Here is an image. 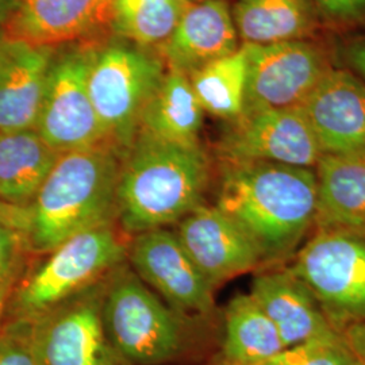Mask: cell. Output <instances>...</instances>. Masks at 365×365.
Wrapping results in <instances>:
<instances>
[{"mask_svg": "<svg viewBox=\"0 0 365 365\" xmlns=\"http://www.w3.org/2000/svg\"><path fill=\"white\" fill-rule=\"evenodd\" d=\"M238 33L226 0L191 4L170 39L157 51L167 68L191 76L197 69L235 53Z\"/></svg>", "mask_w": 365, "mask_h": 365, "instance_id": "cell-17", "label": "cell"}, {"mask_svg": "<svg viewBox=\"0 0 365 365\" xmlns=\"http://www.w3.org/2000/svg\"><path fill=\"white\" fill-rule=\"evenodd\" d=\"M209 182V157L200 144H176L138 131L119 168V229L131 237L175 226L205 203Z\"/></svg>", "mask_w": 365, "mask_h": 365, "instance_id": "cell-2", "label": "cell"}, {"mask_svg": "<svg viewBox=\"0 0 365 365\" xmlns=\"http://www.w3.org/2000/svg\"><path fill=\"white\" fill-rule=\"evenodd\" d=\"M128 242L129 237L118 225L72 237L48 253L30 274L18 279L6 318L36 321L101 283L128 261Z\"/></svg>", "mask_w": 365, "mask_h": 365, "instance_id": "cell-5", "label": "cell"}, {"mask_svg": "<svg viewBox=\"0 0 365 365\" xmlns=\"http://www.w3.org/2000/svg\"><path fill=\"white\" fill-rule=\"evenodd\" d=\"M257 272L249 294L272 321L286 348L339 333L327 321L313 292L288 265Z\"/></svg>", "mask_w": 365, "mask_h": 365, "instance_id": "cell-16", "label": "cell"}, {"mask_svg": "<svg viewBox=\"0 0 365 365\" xmlns=\"http://www.w3.org/2000/svg\"><path fill=\"white\" fill-rule=\"evenodd\" d=\"M203 118L205 110L190 78L180 71L167 68L158 88L145 107L138 131L170 143L196 145Z\"/></svg>", "mask_w": 365, "mask_h": 365, "instance_id": "cell-23", "label": "cell"}, {"mask_svg": "<svg viewBox=\"0 0 365 365\" xmlns=\"http://www.w3.org/2000/svg\"><path fill=\"white\" fill-rule=\"evenodd\" d=\"M322 155L365 153V83L330 68L300 105Z\"/></svg>", "mask_w": 365, "mask_h": 365, "instance_id": "cell-14", "label": "cell"}, {"mask_svg": "<svg viewBox=\"0 0 365 365\" xmlns=\"http://www.w3.org/2000/svg\"><path fill=\"white\" fill-rule=\"evenodd\" d=\"M319 18L337 26H365V0H313Z\"/></svg>", "mask_w": 365, "mask_h": 365, "instance_id": "cell-29", "label": "cell"}, {"mask_svg": "<svg viewBox=\"0 0 365 365\" xmlns=\"http://www.w3.org/2000/svg\"><path fill=\"white\" fill-rule=\"evenodd\" d=\"M60 155L36 129L0 131V202L27 207Z\"/></svg>", "mask_w": 365, "mask_h": 365, "instance_id": "cell-20", "label": "cell"}, {"mask_svg": "<svg viewBox=\"0 0 365 365\" xmlns=\"http://www.w3.org/2000/svg\"><path fill=\"white\" fill-rule=\"evenodd\" d=\"M122 155L111 144L60 155L33 202L24 209L27 253L46 256L75 235L118 225Z\"/></svg>", "mask_w": 365, "mask_h": 365, "instance_id": "cell-3", "label": "cell"}, {"mask_svg": "<svg viewBox=\"0 0 365 365\" xmlns=\"http://www.w3.org/2000/svg\"><path fill=\"white\" fill-rule=\"evenodd\" d=\"M341 334L359 361L365 365V321L346 327Z\"/></svg>", "mask_w": 365, "mask_h": 365, "instance_id": "cell-31", "label": "cell"}, {"mask_svg": "<svg viewBox=\"0 0 365 365\" xmlns=\"http://www.w3.org/2000/svg\"><path fill=\"white\" fill-rule=\"evenodd\" d=\"M106 279L33 321L38 365H131L106 329Z\"/></svg>", "mask_w": 365, "mask_h": 365, "instance_id": "cell-9", "label": "cell"}, {"mask_svg": "<svg viewBox=\"0 0 365 365\" xmlns=\"http://www.w3.org/2000/svg\"><path fill=\"white\" fill-rule=\"evenodd\" d=\"M18 0H0V34L4 31L6 25L13 15Z\"/></svg>", "mask_w": 365, "mask_h": 365, "instance_id": "cell-33", "label": "cell"}, {"mask_svg": "<svg viewBox=\"0 0 365 365\" xmlns=\"http://www.w3.org/2000/svg\"><path fill=\"white\" fill-rule=\"evenodd\" d=\"M315 168V227L365 232V153L322 155Z\"/></svg>", "mask_w": 365, "mask_h": 365, "instance_id": "cell-19", "label": "cell"}, {"mask_svg": "<svg viewBox=\"0 0 365 365\" xmlns=\"http://www.w3.org/2000/svg\"><path fill=\"white\" fill-rule=\"evenodd\" d=\"M317 200L313 168L221 161L215 206L248 235L261 269L289 264L315 227Z\"/></svg>", "mask_w": 365, "mask_h": 365, "instance_id": "cell-1", "label": "cell"}, {"mask_svg": "<svg viewBox=\"0 0 365 365\" xmlns=\"http://www.w3.org/2000/svg\"><path fill=\"white\" fill-rule=\"evenodd\" d=\"M232 14L245 45L306 39L321 19L313 0H237Z\"/></svg>", "mask_w": 365, "mask_h": 365, "instance_id": "cell-22", "label": "cell"}, {"mask_svg": "<svg viewBox=\"0 0 365 365\" xmlns=\"http://www.w3.org/2000/svg\"><path fill=\"white\" fill-rule=\"evenodd\" d=\"M185 3H190V4H195V3H202V1H206V0H182Z\"/></svg>", "mask_w": 365, "mask_h": 365, "instance_id": "cell-34", "label": "cell"}, {"mask_svg": "<svg viewBox=\"0 0 365 365\" xmlns=\"http://www.w3.org/2000/svg\"><path fill=\"white\" fill-rule=\"evenodd\" d=\"M339 56L357 78L365 83V36L356 37L342 45Z\"/></svg>", "mask_w": 365, "mask_h": 365, "instance_id": "cell-30", "label": "cell"}, {"mask_svg": "<svg viewBox=\"0 0 365 365\" xmlns=\"http://www.w3.org/2000/svg\"><path fill=\"white\" fill-rule=\"evenodd\" d=\"M190 6L182 0H111L108 26L117 38L157 52Z\"/></svg>", "mask_w": 365, "mask_h": 365, "instance_id": "cell-24", "label": "cell"}, {"mask_svg": "<svg viewBox=\"0 0 365 365\" xmlns=\"http://www.w3.org/2000/svg\"><path fill=\"white\" fill-rule=\"evenodd\" d=\"M287 265L337 331L365 321V232L315 227Z\"/></svg>", "mask_w": 365, "mask_h": 365, "instance_id": "cell-7", "label": "cell"}, {"mask_svg": "<svg viewBox=\"0 0 365 365\" xmlns=\"http://www.w3.org/2000/svg\"><path fill=\"white\" fill-rule=\"evenodd\" d=\"M286 346L250 294H238L223 313L221 348L212 365H260Z\"/></svg>", "mask_w": 365, "mask_h": 365, "instance_id": "cell-21", "label": "cell"}, {"mask_svg": "<svg viewBox=\"0 0 365 365\" xmlns=\"http://www.w3.org/2000/svg\"><path fill=\"white\" fill-rule=\"evenodd\" d=\"M106 329L131 365H173L195 352L205 318L172 309L123 262L106 279Z\"/></svg>", "mask_w": 365, "mask_h": 365, "instance_id": "cell-4", "label": "cell"}, {"mask_svg": "<svg viewBox=\"0 0 365 365\" xmlns=\"http://www.w3.org/2000/svg\"><path fill=\"white\" fill-rule=\"evenodd\" d=\"M111 0H18L4 34L57 48L108 25Z\"/></svg>", "mask_w": 365, "mask_h": 365, "instance_id": "cell-18", "label": "cell"}, {"mask_svg": "<svg viewBox=\"0 0 365 365\" xmlns=\"http://www.w3.org/2000/svg\"><path fill=\"white\" fill-rule=\"evenodd\" d=\"M0 365H38L33 321L4 319L0 327Z\"/></svg>", "mask_w": 365, "mask_h": 365, "instance_id": "cell-28", "label": "cell"}, {"mask_svg": "<svg viewBox=\"0 0 365 365\" xmlns=\"http://www.w3.org/2000/svg\"><path fill=\"white\" fill-rule=\"evenodd\" d=\"M19 279V277H18ZM18 279L9 282L7 284H4L3 287L0 288V327L3 325L4 319H6V310H7V303L10 299V295L13 292L14 286L18 282Z\"/></svg>", "mask_w": 365, "mask_h": 365, "instance_id": "cell-32", "label": "cell"}, {"mask_svg": "<svg viewBox=\"0 0 365 365\" xmlns=\"http://www.w3.org/2000/svg\"><path fill=\"white\" fill-rule=\"evenodd\" d=\"M188 78L205 113L229 122L242 115L248 78L244 43L235 53L197 69Z\"/></svg>", "mask_w": 365, "mask_h": 365, "instance_id": "cell-25", "label": "cell"}, {"mask_svg": "<svg viewBox=\"0 0 365 365\" xmlns=\"http://www.w3.org/2000/svg\"><path fill=\"white\" fill-rule=\"evenodd\" d=\"M191 260L214 288L240 274L260 271V255L235 222L206 202L175 225Z\"/></svg>", "mask_w": 365, "mask_h": 365, "instance_id": "cell-13", "label": "cell"}, {"mask_svg": "<svg viewBox=\"0 0 365 365\" xmlns=\"http://www.w3.org/2000/svg\"><path fill=\"white\" fill-rule=\"evenodd\" d=\"M245 48L248 78L242 114L300 107L331 68L325 52L306 39Z\"/></svg>", "mask_w": 365, "mask_h": 365, "instance_id": "cell-11", "label": "cell"}, {"mask_svg": "<svg viewBox=\"0 0 365 365\" xmlns=\"http://www.w3.org/2000/svg\"><path fill=\"white\" fill-rule=\"evenodd\" d=\"M56 51L0 34V131L36 129Z\"/></svg>", "mask_w": 365, "mask_h": 365, "instance_id": "cell-15", "label": "cell"}, {"mask_svg": "<svg viewBox=\"0 0 365 365\" xmlns=\"http://www.w3.org/2000/svg\"><path fill=\"white\" fill-rule=\"evenodd\" d=\"M165 72L155 51L120 38L96 45L88 72L90 96L107 143L122 153L137 135L145 107Z\"/></svg>", "mask_w": 365, "mask_h": 365, "instance_id": "cell-6", "label": "cell"}, {"mask_svg": "<svg viewBox=\"0 0 365 365\" xmlns=\"http://www.w3.org/2000/svg\"><path fill=\"white\" fill-rule=\"evenodd\" d=\"M260 365H361L341 333L286 348Z\"/></svg>", "mask_w": 365, "mask_h": 365, "instance_id": "cell-26", "label": "cell"}, {"mask_svg": "<svg viewBox=\"0 0 365 365\" xmlns=\"http://www.w3.org/2000/svg\"><path fill=\"white\" fill-rule=\"evenodd\" d=\"M26 255L24 209L0 202V288L21 277Z\"/></svg>", "mask_w": 365, "mask_h": 365, "instance_id": "cell-27", "label": "cell"}, {"mask_svg": "<svg viewBox=\"0 0 365 365\" xmlns=\"http://www.w3.org/2000/svg\"><path fill=\"white\" fill-rule=\"evenodd\" d=\"M95 49L78 43L54 54L36 130L60 153L108 144L88 90Z\"/></svg>", "mask_w": 365, "mask_h": 365, "instance_id": "cell-8", "label": "cell"}, {"mask_svg": "<svg viewBox=\"0 0 365 365\" xmlns=\"http://www.w3.org/2000/svg\"><path fill=\"white\" fill-rule=\"evenodd\" d=\"M126 260L172 309L205 319L214 313L215 288L191 260L173 229L161 227L131 235Z\"/></svg>", "mask_w": 365, "mask_h": 365, "instance_id": "cell-10", "label": "cell"}, {"mask_svg": "<svg viewBox=\"0 0 365 365\" xmlns=\"http://www.w3.org/2000/svg\"><path fill=\"white\" fill-rule=\"evenodd\" d=\"M221 161H267L314 168L322 157L299 107L268 108L230 122L218 143Z\"/></svg>", "mask_w": 365, "mask_h": 365, "instance_id": "cell-12", "label": "cell"}]
</instances>
